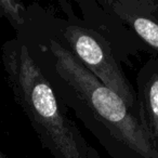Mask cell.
Masks as SVG:
<instances>
[{"label":"cell","instance_id":"cell-6","mask_svg":"<svg viewBox=\"0 0 158 158\" xmlns=\"http://www.w3.org/2000/svg\"><path fill=\"white\" fill-rule=\"evenodd\" d=\"M36 5L26 6L12 0H0V14L15 29L16 36L24 34L33 22Z\"/></svg>","mask_w":158,"mask_h":158},{"label":"cell","instance_id":"cell-1","mask_svg":"<svg viewBox=\"0 0 158 158\" xmlns=\"http://www.w3.org/2000/svg\"><path fill=\"white\" fill-rule=\"evenodd\" d=\"M42 9L16 38L28 46L57 97L112 158H158L138 115L46 31Z\"/></svg>","mask_w":158,"mask_h":158},{"label":"cell","instance_id":"cell-3","mask_svg":"<svg viewBox=\"0 0 158 158\" xmlns=\"http://www.w3.org/2000/svg\"><path fill=\"white\" fill-rule=\"evenodd\" d=\"M59 5L64 18L42 9L41 22L46 31L139 116L135 89L123 73L110 44L78 18L69 2L60 1Z\"/></svg>","mask_w":158,"mask_h":158},{"label":"cell","instance_id":"cell-5","mask_svg":"<svg viewBox=\"0 0 158 158\" xmlns=\"http://www.w3.org/2000/svg\"><path fill=\"white\" fill-rule=\"evenodd\" d=\"M139 118L153 144H158V57L152 56L136 75Z\"/></svg>","mask_w":158,"mask_h":158},{"label":"cell","instance_id":"cell-8","mask_svg":"<svg viewBox=\"0 0 158 158\" xmlns=\"http://www.w3.org/2000/svg\"><path fill=\"white\" fill-rule=\"evenodd\" d=\"M0 158H9V157H8V156L6 155V154L3 153V152L1 151V149H0Z\"/></svg>","mask_w":158,"mask_h":158},{"label":"cell","instance_id":"cell-2","mask_svg":"<svg viewBox=\"0 0 158 158\" xmlns=\"http://www.w3.org/2000/svg\"><path fill=\"white\" fill-rule=\"evenodd\" d=\"M1 62L14 101L44 148L53 158H91L94 147L69 117L67 106L56 95L28 46L16 37L6 41Z\"/></svg>","mask_w":158,"mask_h":158},{"label":"cell","instance_id":"cell-4","mask_svg":"<svg viewBox=\"0 0 158 158\" xmlns=\"http://www.w3.org/2000/svg\"><path fill=\"white\" fill-rule=\"evenodd\" d=\"M158 54V0H98Z\"/></svg>","mask_w":158,"mask_h":158},{"label":"cell","instance_id":"cell-9","mask_svg":"<svg viewBox=\"0 0 158 158\" xmlns=\"http://www.w3.org/2000/svg\"><path fill=\"white\" fill-rule=\"evenodd\" d=\"M157 151H158V144H157Z\"/></svg>","mask_w":158,"mask_h":158},{"label":"cell","instance_id":"cell-7","mask_svg":"<svg viewBox=\"0 0 158 158\" xmlns=\"http://www.w3.org/2000/svg\"><path fill=\"white\" fill-rule=\"evenodd\" d=\"M91 158H102V157H101V156H100L99 152H98L95 148H93L92 154H91Z\"/></svg>","mask_w":158,"mask_h":158}]
</instances>
